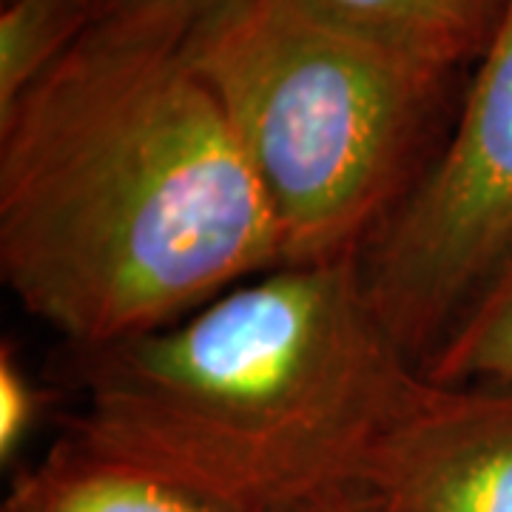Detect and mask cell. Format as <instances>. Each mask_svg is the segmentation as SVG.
Masks as SVG:
<instances>
[{"label": "cell", "mask_w": 512, "mask_h": 512, "mask_svg": "<svg viewBox=\"0 0 512 512\" xmlns=\"http://www.w3.org/2000/svg\"><path fill=\"white\" fill-rule=\"evenodd\" d=\"M330 23L450 77L481 60L510 0H302Z\"/></svg>", "instance_id": "cell-6"}, {"label": "cell", "mask_w": 512, "mask_h": 512, "mask_svg": "<svg viewBox=\"0 0 512 512\" xmlns=\"http://www.w3.org/2000/svg\"><path fill=\"white\" fill-rule=\"evenodd\" d=\"M359 259L282 265L183 319L83 353L74 444L222 512L353 490L421 384Z\"/></svg>", "instance_id": "cell-2"}, {"label": "cell", "mask_w": 512, "mask_h": 512, "mask_svg": "<svg viewBox=\"0 0 512 512\" xmlns=\"http://www.w3.org/2000/svg\"><path fill=\"white\" fill-rule=\"evenodd\" d=\"M512 256V0L439 160L359 254L367 299L407 356L439 348Z\"/></svg>", "instance_id": "cell-4"}, {"label": "cell", "mask_w": 512, "mask_h": 512, "mask_svg": "<svg viewBox=\"0 0 512 512\" xmlns=\"http://www.w3.org/2000/svg\"><path fill=\"white\" fill-rule=\"evenodd\" d=\"M353 493L370 512H512V382L421 376Z\"/></svg>", "instance_id": "cell-5"}, {"label": "cell", "mask_w": 512, "mask_h": 512, "mask_svg": "<svg viewBox=\"0 0 512 512\" xmlns=\"http://www.w3.org/2000/svg\"><path fill=\"white\" fill-rule=\"evenodd\" d=\"M94 26V0H3L0 117Z\"/></svg>", "instance_id": "cell-8"}, {"label": "cell", "mask_w": 512, "mask_h": 512, "mask_svg": "<svg viewBox=\"0 0 512 512\" xmlns=\"http://www.w3.org/2000/svg\"><path fill=\"white\" fill-rule=\"evenodd\" d=\"M222 0H94V23L100 20H163L191 29Z\"/></svg>", "instance_id": "cell-11"}, {"label": "cell", "mask_w": 512, "mask_h": 512, "mask_svg": "<svg viewBox=\"0 0 512 512\" xmlns=\"http://www.w3.org/2000/svg\"><path fill=\"white\" fill-rule=\"evenodd\" d=\"M276 512H370L367 504L353 493V490H336V493L316 495V498H308V501H299V504H291L285 510Z\"/></svg>", "instance_id": "cell-12"}, {"label": "cell", "mask_w": 512, "mask_h": 512, "mask_svg": "<svg viewBox=\"0 0 512 512\" xmlns=\"http://www.w3.org/2000/svg\"><path fill=\"white\" fill-rule=\"evenodd\" d=\"M3 512H222L163 478L60 444L15 484Z\"/></svg>", "instance_id": "cell-7"}, {"label": "cell", "mask_w": 512, "mask_h": 512, "mask_svg": "<svg viewBox=\"0 0 512 512\" xmlns=\"http://www.w3.org/2000/svg\"><path fill=\"white\" fill-rule=\"evenodd\" d=\"M43 413V396L26 376L15 350H0V461H15Z\"/></svg>", "instance_id": "cell-10"}, {"label": "cell", "mask_w": 512, "mask_h": 512, "mask_svg": "<svg viewBox=\"0 0 512 512\" xmlns=\"http://www.w3.org/2000/svg\"><path fill=\"white\" fill-rule=\"evenodd\" d=\"M421 376L436 384L512 382V256L430 350Z\"/></svg>", "instance_id": "cell-9"}, {"label": "cell", "mask_w": 512, "mask_h": 512, "mask_svg": "<svg viewBox=\"0 0 512 512\" xmlns=\"http://www.w3.org/2000/svg\"><path fill=\"white\" fill-rule=\"evenodd\" d=\"M183 49L268 197L285 262L359 259L399 202L450 77L302 0H222Z\"/></svg>", "instance_id": "cell-3"}, {"label": "cell", "mask_w": 512, "mask_h": 512, "mask_svg": "<svg viewBox=\"0 0 512 512\" xmlns=\"http://www.w3.org/2000/svg\"><path fill=\"white\" fill-rule=\"evenodd\" d=\"M185 35L100 20L0 117L3 282L80 353L288 265Z\"/></svg>", "instance_id": "cell-1"}]
</instances>
